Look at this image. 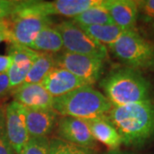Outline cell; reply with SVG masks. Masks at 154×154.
<instances>
[{
	"mask_svg": "<svg viewBox=\"0 0 154 154\" xmlns=\"http://www.w3.org/2000/svg\"><path fill=\"white\" fill-rule=\"evenodd\" d=\"M9 28V19H5L0 21V29Z\"/></svg>",
	"mask_w": 154,
	"mask_h": 154,
	"instance_id": "cell-29",
	"label": "cell"
},
{
	"mask_svg": "<svg viewBox=\"0 0 154 154\" xmlns=\"http://www.w3.org/2000/svg\"><path fill=\"white\" fill-rule=\"evenodd\" d=\"M30 49L38 52H45L50 54H57L63 51V43L59 32L55 27L49 26L43 28L37 34L31 45Z\"/></svg>",
	"mask_w": 154,
	"mask_h": 154,
	"instance_id": "cell-17",
	"label": "cell"
},
{
	"mask_svg": "<svg viewBox=\"0 0 154 154\" xmlns=\"http://www.w3.org/2000/svg\"><path fill=\"white\" fill-rule=\"evenodd\" d=\"M99 2L100 0L24 1V5L30 11L43 17L63 16L74 18Z\"/></svg>",
	"mask_w": 154,
	"mask_h": 154,
	"instance_id": "cell-8",
	"label": "cell"
},
{
	"mask_svg": "<svg viewBox=\"0 0 154 154\" xmlns=\"http://www.w3.org/2000/svg\"><path fill=\"white\" fill-rule=\"evenodd\" d=\"M112 105H129L151 100V85L140 72L131 68L111 71L100 82Z\"/></svg>",
	"mask_w": 154,
	"mask_h": 154,
	"instance_id": "cell-2",
	"label": "cell"
},
{
	"mask_svg": "<svg viewBox=\"0 0 154 154\" xmlns=\"http://www.w3.org/2000/svg\"><path fill=\"white\" fill-rule=\"evenodd\" d=\"M105 154H133L130 152H122L119 150H114V151H108Z\"/></svg>",
	"mask_w": 154,
	"mask_h": 154,
	"instance_id": "cell-30",
	"label": "cell"
},
{
	"mask_svg": "<svg viewBox=\"0 0 154 154\" xmlns=\"http://www.w3.org/2000/svg\"><path fill=\"white\" fill-rule=\"evenodd\" d=\"M57 134L62 140L83 147L93 149L97 143L87 120L81 118L62 116L57 122Z\"/></svg>",
	"mask_w": 154,
	"mask_h": 154,
	"instance_id": "cell-10",
	"label": "cell"
},
{
	"mask_svg": "<svg viewBox=\"0 0 154 154\" xmlns=\"http://www.w3.org/2000/svg\"><path fill=\"white\" fill-rule=\"evenodd\" d=\"M50 154H96L92 148L77 146L62 139L50 140Z\"/></svg>",
	"mask_w": 154,
	"mask_h": 154,
	"instance_id": "cell-21",
	"label": "cell"
},
{
	"mask_svg": "<svg viewBox=\"0 0 154 154\" xmlns=\"http://www.w3.org/2000/svg\"><path fill=\"white\" fill-rule=\"evenodd\" d=\"M87 122L93 136L97 141L104 144L110 151L118 150L122 144L121 137L107 115L99 116Z\"/></svg>",
	"mask_w": 154,
	"mask_h": 154,
	"instance_id": "cell-16",
	"label": "cell"
},
{
	"mask_svg": "<svg viewBox=\"0 0 154 154\" xmlns=\"http://www.w3.org/2000/svg\"><path fill=\"white\" fill-rule=\"evenodd\" d=\"M21 154H50V140L46 136L30 137Z\"/></svg>",
	"mask_w": 154,
	"mask_h": 154,
	"instance_id": "cell-22",
	"label": "cell"
},
{
	"mask_svg": "<svg viewBox=\"0 0 154 154\" xmlns=\"http://www.w3.org/2000/svg\"><path fill=\"white\" fill-rule=\"evenodd\" d=\"M55 67L57 66L53 54L38 52V57L33 63L24 83L40 84L45 77Z\"/></svg>",
	"mask_w": 154,
	"mask_h": 154,
	"instance_id": "cell-19",
	"label": "cell"
},
{
	"mask_svg": "<svg viewBox=\"0 0 154 154\" xmlns=\"http://www.w3.org/2000/svg\"><path fill=\"white\" fill-rule=\"evenodd\" d=\"M7 42L11 44V33L9 28L0 29V43Z\"/></svg>",
	"mask_w": 154,
	"mask_h": 154,
	"instance_id": "cell-28",
	"label": "cell"
},
{
	"mask_svg": "<svg viewBox=\"0 0 154 154\" xmlns=\"http://www.w3.org/2000/svg\"><path fill=\"white\" fill-rule=\"evenodd\" d=\"M10 45L8 54L12 57V63L7 74L10 80L11 91L25 82L33 63L38 57V52L29 47Z\"/></svg>",
	"mask_w": 154,
	"mask_h": 154,
	"instance_id": "cell-11",
	"label": "cell"
},
{
	"mask_svg": "<svg viewBox=\"0 0 154 154\" xmlns=\"http://www.w3.org/2000/svg\"><path fill=\"white\" fill-rule=\"evenodd\" d=\"M152 28H153V30H154V22H152Z\"/></svg>",
	"mask_w": 154,
	"mask_h": 154,
	"instance_id": "cell-31",
	"label": "cell"
},
{
	"mask_svg": "<svg viewBox=\"0 0 154 154\" xmlns=\"http://www.w3.org/2000/svg\"><path fill=\"white\" fill-rule=\"evenodd\" d=\"M9 19L11 44L29 47L43 28L51 26L50 17H43L28 10L24 1H19Z\"/></svg>",
	"mask_w": 154,
	"mask_h": 154,
	"instance_id": "cell-5",
	"label": "cell"
},
{
	"mask_svg": "<svg viewBox=\"0 0 154 154\" xmlns=\"http://www.w3.org/2000/svg\"><path fill=\"white\" fill-rule=\"evenodd\" d=\"M12 63V57L10 54L1 55L0 54V74L7 73Z\"/></svg>",
	"mask_w": 154,
	"mask_h": 154,
	"instance_id": "cell-27",
	"label": "cell"
},
{
	"mask_svg": "<svg viewBox=\"0 0 154 154\" xmlns=\"http://www.w3.org/2000/svg\"><path fill=\"white\" fill-rule=\"evenodd\" d=\"M6 132L15 153L21 154L30 139L26 122V107L11 101L5 107Z\"/></svg>",
	"mask_w": 154,
	"mask_h": 154,
	"instance_id": "cell-9",
	"label": "cell"
},
{
	"mask_svg": "<svg viewBox=\"0 0 154 154\" xmlns=\"http://www.w3.org/2000/svg\"><path fill=\"white\" fill-rule=\"evenodd\" d=\"M139 15L144 22H154V0H143L138 1Z\"/></svg>",
	"mask_w": 154,
	"mask_h": 154,
	"instance_id": "cell-24",
	"label": "cell"
},
{
	"mask_svg": "<svg viewBox=\"0 0 154 154\" xmlns=\"http://www.w3.org/2000/svg\"><path fill=\"white\" fill-rule=\"evenodd\" d=\"M14 101L29 109H51L54 98L41 84L23 83L11 91Z\"/></svg>",
	"mask_w": 154,
	"mask_h": 154,
	"instance_id": "cell-13",
	"label": "cell"
},
{
	"mask_svg": "<svg viewBox=\"0 0 154 154\" xmlns=\"http://www.w3.org/2000/svg\"><path fill=\"white\" fill-rule=\"evenodd\" d=\"M54 57L56 66L69 71L90 86L96 83L104 71V60L96 57L63 51Z\"/></svg>",
	"mask_w": 154,
	"mask_h": 154,
	"instance_id": "cell-7",
	"label": "cell"
},
{
	"mask_svg": "<svg viewBox=\"0 0 154 154\" xmlns=\"http://www.w3.org/2000/svg\"><path fill=\"white\" fill-rule=\"evenodd\" d=\"M112 106L105 94L92 86H84L65 95L54 98L52 109L62 116L89 120L106 115Z\"/></svg>",
	"mask_w": 154,
	"mask_h": 154,
	"instance_id": "cell-3",
	"label": "cell"
},
{
	"mask_svg": "<svg viewBox=\"0 0 154 154\" xmlns=\"http://www.w3.org/2000/svg\"><path fill=\"white\" fill-rule=\"evenodd\" d=\"M126 146L140 147L154 135V104L152 100L112 106L106 114Z\"/></svg>",
	"mask_w": 154,
	"mask_h": 154,
	"instance_id": "cell-1",
	"label": "cell"
},
{
	"mask_svg": "<svg viewBox=\"0 0 154 154\" xmlns=\"http://www.w3.org/2000/svg\"><path fill=\"white\" fill-rule=\"evenodd\" d=\"M109 48L128 68L136 70L154 69V45L135 29L124 31Z\"/></svg>",
	"mask_w": 154,
	"mask_h": 154,
	"instance_id": "cell-4",
	"label": "cell"
},
{
	"mask_svg": "<svg viewBox=\"0 0 154 154\" xmlns=\"http://www.w3.org/2000/svg\"><path fill=\"white\" fill-rule=\"evenodd\" d=\"M0 154H15L6 132L5 108L0 107Z\"/></svg>",
	"mask_w": 154,
	"mask_h": 154,
	"instance_id": "cell-23",
	"label": "cell"
},
{
	"mask_svg": "<svg viewBox=\"0 0 154 154\" xmlns=\"http://www.w3.org/2000/svg\"><path fill=\"white\" fill-rule=\"evenodd\" d=\"M57 121V113L51 109L26 108V122L30 137H43L49 134Z\"/></svg>",
	"mask_w": 154,
	"mask_h": 154,
	"instance_id": "cell-15",
	"label": "cell"
},
{
	"mask_svg": "<svg viewBox=\"0 0 154 154\" xmlns=\"http://www.w3.org/2000/svg\"><path fill=\"white\" fill-rule=\"evenodd\" d=\"M80 27L100 44L108 46H110L111 45L114 44L124 32L123 29L116 25L115 23H110L105 25H94V26H88V27L80 26Z\"/></svg>",
	"mask_w": 154,
	"mask_h": 154,
	"instance_id": "cell-20",
	"label": "cell"
},
{
	"mask_svg": "<svg viewBox=\"0 0 154 154\" xmlns=\"http://www.w3.org/2000/svg\"><path fill=\"white\" fill-rule=\"evenodd\" d=\"M112 22L124 31L134 30L139 17L138 1L104 0Z\"/></svg>",
	"mask_w": 154,
	"mask_h": 154,
	"instance_id": "cell-14",
	"label": "cell"
},
{
	"mask_svg": "<svg viewBox=\"0 0 154 154\" xmlns=\"http://www.w3.org/2000/svg\"><path fill=\"white\" fill-rule=\"evenodd\" d=\"M54 27L61 34L66 51L93 56L103 60L108 57L106 46L92 38L74 21H64Z\"/></svg>",
	"mask_w": 154,
	"mask_h": 154,
	"instance_id": "cell-6",
	"label": "cell"
},
{
	"mask_svg": "<svg viewBox=\"0 0 154 154\" xmlns=\"http://www.w3.org/2000/svg\"><path fill=\"white\" fill-rule=\"evenodd\" d=\"M19 1L0 0V21L8 19L17 8Z\"/></svg>",
	"mask_w": 154,
	"mask_h": 154,
	"instance_id": "cell-25",
	"label": "cell"
},
{
	"mask_svg": "<svg viewBox=\"0 0 154 154\" xmlns=\"http://www.w3.org/2000/svg\"><path fill=\"white\" fill-rule=\"evenodd\" d=\"M40 84L53 98L61 97L84 86H90L81 78L58 67L53 68Z\"/></svg>",
	"mask_w": 154,
	"mask_h": 154,
	"instance_id": "cell-12",
	"label": "cell"
},
{
	"mask_svg": "<svg viewBox=\"0 0 154 154\" xmlns=\"http://www.w3.org/2000/svg\"><path fill=\"white\" fill-rule=\"evenodd\" d=\"M73 21L83 27L114 23L107 9L105 8L104 0H100L98 5L89 8L74 17Z\"/></svg>",
	"mask_w": 154,
	"mask_h": 154,
	"instance_id": "cell-18",
	"label": "cell"
},
{
	"mask_svg": "<svg viewBox=\"0 0 154 154\" xmlns=\"http://www.w3.org/2000/svg\"><path fill=\"white\" fill-rule=\"evenodd\" d=\"M11 92L8 74H0V99Z\"/></svg>",
	"mask_w": 154,
	"mask_h": 154,
	"instance_id": "cell-26",
	"label": "cell"
}]
</instances>
